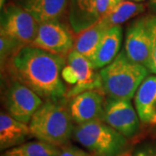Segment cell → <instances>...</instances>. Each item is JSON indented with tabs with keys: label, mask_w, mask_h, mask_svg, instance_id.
<instances>
[{
	"label": "cell",
	"mask_w": 156,
	"mask_h": 156,
	"mask_svg": "<svg viewBox=\"0 0 156 156\" xmlns=\"http://www.w3.org/2000/svg\"><path fill=\"white\" fill-rule=\"evenodd\" d=\"M67 63L64 56L56 55L32 45H24L8 60L2 73L28 87L43 100L62 99L67 88L62 71Z\"/></svg>",
	"instance_id": "cell-1"
},
{
	"label": "cell",
	"mask_w": 156,
	"mask_h": 156,
	"mask_svg": "<svg viewBox=\"0 0 156 156\" xmlns=\"http://www.w3.org/2000/svg\"><path fill=\"white\" fill-rule=\"evenodd\" d=\"M74 123L69 103L62 98L44 101L34 114L29 127L34 138L62 147L68 145L73 137Z\"/></svg>",
	"instance_id": "cell-2"
},
{
	"label": "cell",
	"mask_w": 156,
	"mask_h": 156,
	"mask_svg": "<svg viewBox=\"0 0 156 156\" xmlns=\"http://www.w3.org/2000/svg\"><path fill=\"white\" fill-rule=\"evenodd\" d=\"M148 71L145 66L131 61L122 50L111 63L101 69V88L108 98L131 100Z\"/></svg>",
	"instance_id": "cell-3"
},
{
	"label": "cell",
	"mask_w": 156,
	"mask_h": 156,
	"mask_svg": "<svg viewBox=\"0 0 156 156\" xmlns=\"http://www.w3.org/2000/svg\"><path fill=\"white\" fill-rule=\"evenodd\" d=\"M74 140L92 156H123L128 153V139L103 121L75 126Z\"/></svg>",
	"instance_id": "cell-4"
},
{
	"label": "cell",
	"mask_w": 156,
	"mask_h": 156,
	"mask_svg": "<svg viewBox=\"0 0 156 156\" xmlns=\"http://www.w3.org/2000/svg\"><path fill=\"white\" fill-rule=\"evenodd\" d=\"M39 23L19 4H8L1 10L0 34L31 45L37 36Z\"/></svg>",
	"instance_id": "cell-5"
},
{
	"label": "cell",
	"mask_w": 156,
	"mask_h": 156,
	"mask_svg": "<svg viewBox=\"0 0 156 156\" xmlns=\"http://www.w3.org/2000/svg\"><path fill=\"white\" fill-rule=\"evenodd\" d=\"M62 77L72 86L65 95L68 98L86 90L101 89L100 75H96L91 61L74 50L67 55V63L62 71Z\"/></svg>",
	"instance_id": "cell-6"
},
{
	"label": "cell",
	"mask_w": 156,
	"mask_h": 156,
	"mask_svg": "<svg viewBox=\"0 0 156 156\" xmlns=\"http://www.w3.org/2000/svg\"><path fill=\"white\" fill-rule=\"evenodd\" d=\"M152 40V15L134 19L126 31L124 44L126 55L131 61L147 69L151 58Z\"/></svg>",
	"instance_id": "cell-7"
},
{
	"label": "cell",
	"mask_w": 156,
	"mask_h": 156,
	"mask_svg": "<svg viewBox=\"0 0 156 156\" xmlns=\"http://www.w3.org/2000/svg\"><path fill=\"white\" fill-rule=\"evenodd\" d=\"M4 95L6 112L17 121L29 124L44 101L17 81L9 80Z\"/></svg>",
	"instance_id": "cell-8"
},
{
	"label": "cell",
	"mask_w": 156,
	"mask_h": 156,
	"mask_svg": "<svg viewBox=\"0 0 156 156\" xmlns=\"http://www.w3.org/2000/svg\"><path fill=\"white\" fill-rule=\"evenodd\" d=\"M75 34L61 21H49L39 23L32 46L48 52L65 56L74 48Z\"/></svg>",
	"instance_id": "cell-9"
},
{
	"label": "cell",
	"mask_w": 156,
	"mask_h": 156,
	"mask_svg": "<svg viewBox=\"0 0 156 156\" xmlns=\"http://www.w3.org/2000/svg\"><path fill=\"white\" fill-rule=\"evenodd\" d=\"M140 118L131 101L107 98L103 122L115 129L127 139L136 135L140 129Z\"/></svg>",
	"instance_id": "cell-10"
},
{
	"label": "cell",
	"mask_w": 156,
	"mask_h": 156,
	"mask_svg": "<svg viewBox=\"0 0 156 156\" xmlns=\"http://www.w3.org/2000/svg\"><path fill=\"white\" fill-rule=\"evenodd\" d=\"M100 89H89L72 97L69 108L76 125L92 121H103L106 99Z\"/></svg>",
	"instance_id": "cell-11"
},
{
	"label": "cell",
	"mask_w": 156,
	"mask_h": 156,
	"mask_svg": "<svg viewBox=\"0 0 156 156\" xmlns=\"http://www.w3.org/2000/svg\"><path fill=\"white\" fill-rule=\"evenodd\" d=\"M67 17L74 34L94 25L101 19L96 0H69Z\"/></svg>",
	"instance_id": "cell-12"
},
{
	"label": "cell",
	"mask_w": 156,
	"mask_h": 156,
	"mask_svg": "<svg viewBox=\"0 0 156 156\" xmlns=\"http://www.w3.org/2000/svg\"><path fill=\"white\" fill-rule=\"evenodd\" d=\"M135 108L140 122L156 124V75L147 76L140 85L134 96Z\"/></svg>",
	"instance_id": "cell-13"
},
{
	"label": "cell",
	"mask_w": 156,
	"mask_h": 156,
	"mask_svg": "<svg viewBox=\"0 0 156 156\" xmlns=\"http://www.w3.org/2000/svg\"><path fill=\"white\" fill-rule=\"evenodd\" d=\"M33 137L29 124L21 122L11 116L7 112L0 114V149L5 151L21 145Z\"/></svg>",
	"instance_id": "cell-14"
},
{
	"label": "cell",
	"mask_w": 156,
	"mask_h": 156,
	"mask_svg": "<svg viewBox=\"0 0 156 156\" xmlns=\"http://www.w3.org/2000/svg\"><path fill=\"white\" fill-rule=\"evenodd\" d=\"M19 5L41 23L61 21L67 15L69 0H20Z\"/></svg>",
	"instance_id": "cell-15"
},
{
	"label": "cell",
	"mask_w": 156,
	"mask_h": 156,
	"mask_svg": "<svg viewBox=\"0 0 156 156\" xmlns=\"http://www.w3.org/2000/svg\"><path fill=\"white\" fill-rule=\"evenodd\" d=\"M122 42V28L121 25L110 28L101 40L94 56L90 59L95 69H103L111 63L120 53Z\"/></svg>",
	"instance_id": "cell-16"
},
{
	"label": "cell",
	"mask_w": 156,
	"mask_h": 156,
	"mask_svg": "<svg viewBox=\"0 0 156 156\" xmlns=\"http://www.w3.org/2000/svg\"><path fill=\"white\" fill-rule=\"evenodd\" d=\"M109 29L106 23L100 19L94 25L75 35L73 50L90 60L94 56L102 37Z\"/></svg>",
	"instance_id": "cell-17"
},
{
	"label": "cell",
	"mask_w": 156,
	"mask_h": 156,
	"mask_svg": "<svg viewBox=\"0 0 156 156\" xmlns=\"http://www.w3.org/2000/svg\"><path fill=\"white\" fill-rule=\"evenodd\" d=\"M145 11L146 5L141 3L122 1L101 19L106 23L108 28H112L114 26L121 25L129 19L139 16Z\"/></svg>",
	"instance_id": "cell-18"
},
{
	"label": "cell",
	"mask_w": 156,
	"mask_h": 156,
	"mask_svg": "<svg viewBox=\"0 0 156 156\" xmlns=\"http://www.w3.org/2000/svg\"><path fill=\"white\" fill-rule=\"evenodd\" d=\"M60 150L59 147L37 140L4 151L1 156H59Z\"/></svg>",
	"instance_id": "cell-19"
},
{
	"label": "cell",
	"mask_w": 156,
	"mask_h": 156,
	"mask_svg": "<svg viewBox=\"0 0 156 156\" xmlns=\"http://www.w3.org/2000/svg\"><path fill=\"white\" fill-rule=\"evenodd\" d=\"M23 46L21 43L5 35H0V61L1 68L4 67L8 60Z\"/></svg>",
	"instance_id": "cell-20"
},
{
	"label": "cell",
	"mask_w": 156,
	"mask_h": 156,
	"mask_svg": "<svg viewBox=\"0 0 156 156\" xmlns=\"http://www.w3.org/2000/svg\"><path fill=\"white\" fill-rule=\"evenodd\" d=\"M132 156H156V141H147L138 145Z\"/></svg>",
	"instance_id": "cell-21"
},
{
	"label": "cell",
	"mask_w": 156,
	"mask_h": 156,
	"mask_svg": "<svg viewBox=\"0 0 156 156\" xmlns=\"http://www.w3.org/2000/svg\"><path fill=\"white\" fill-rule=\"evenodd\" d=\"M152 30H153L152 50H151L150 62L147 69L151 73L156 75V15H152Z\"/></svg>",
	"instance_id": "cell-22"
},
{
	"label": "cell",
	"mask_w": 156,
	"mask_h": 156,
	"mask_svg": "<svg viewBox=\"0 0 156 156\" xmlns=\"http://www.w3.org/2000/svg\"><path fill=\"white\" fill-rule=\"evenodd\" d=\"M59 156H92L89 152L83 150L76 146L68 144L61 147Z\"/></svg>",
	"instance_id": "cell-23"
},
{
	"label": "cell",
	"mask_w": 156,
	"mask_h": 156,
	"mask_svg": "<svg viewBox=\"0 0 156 156\" xmlns=\"http://www.w3.org/2000/svg\"><path fill=\"white\" fill-rule=\"evenodd\" d=\"M97 1V9L101 18L108 14L110 10V1L111 0H96Z\"/></svg>",
	"instance_id": "cell-24"
},
{
	"label": "cell",
	"mask_w": 156,
	"mask_h": 156,
	"mask_svg": "<svg viewBox=\"0 0 156 156\" xmlns=\"http://www.w3.org/2000/svg\"><path fill=\"white\" fill-rule=\"evenodd\" d=\"M121 2H122V0H111L110 1V10L109 11H111L113 8H115Z\"/></svg>",
	"instance_id": "cell-25"
},
{
	"label": "cell",
	"mask_w": 156,
	"mask_h": 156,
	"mask_svg": "<svg viewBox=\"0 0 156 156\" xmlns=\"http://www.w3.org/2000/svg\"><path fill=\"white\" fill-rule=\"evenodd\" d=\"M150 4H151V6L156 10V0H150Z\"/></svg>",
	"instance_id": "cell-26"
},
{
	"label": "cell",
	"mask_w": 156,
	"mask_h": 156,
	"mask_svg": "<svg viewBox=\"0 0 156 156\" xmlns=\"http://www.w3.org/2000/svg\"><path fill=\"white\" fill-rule=\"evenodd\" d=\"M5 1L6 0H0V8H1V10L5 5Z\"/></svg>",
	"instance_id": "cell-27"
},
{
	"label": "cell",
	"mask_w": 156,
	"mask_h": 156,
	"mask_svg": "<svg viewBox=\"0 0 156 156\" xmlns=\"http://www.w3.org/2000/svg\"><path fill=\"white\" fill-rule=\"evenodd\" d=\"M122 1H132V2H135V3H141L145 0H122Z\"/></svg>",
	"instance_id": "cell-28"
},
{
	"label": "cell",
	"mask_w": 156,
	"mask_h": 156,
	"mask_svg": "<svg viewBox=\"0 0 156 156\" xmlns=\"http://www.w3.org/2000/svg\"><path fill=\"white\" fill-rule=\"evenodd\" d=\"M131 154H132L131 153H129V152H128V153H126V154H124V155H123V156H132V155H131Z\"/></svg>",
	"instance_id": "cell-29"
}]
</instances>
